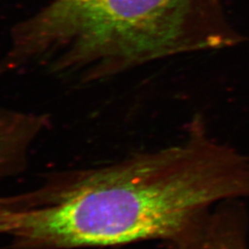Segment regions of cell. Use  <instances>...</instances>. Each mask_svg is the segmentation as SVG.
I'll return each instance as SVG.
<instances>
[{
    "mask_svg": "<svg viewBox=\"0 0 249 249\" xmlns=\"http://www.w3.org/2000/svg\"><path fill=\"white\" fill-rule=\"evenodd\" d=\"M249 195L240 153L194 124L178 145L93 172L45 203L5 208L0 233L53 249L170 241L215 205Z\"/></svg>",
    "mask_w": 249,
    "mask_h": 249,
    "instance_id": "1",
    "label": "cell"
},
{
    "mask_svg": "<svg viewBox=\"0 0 249 249\" xmlns=\"http://www.w3.org/2000/svg\"><path fill=\"white\" fill-rule=\"evenodd\" d=\"M238 39L218 0H53L17 28L9 62L99 80Z\"/></svg>",
    "mask_w": 249,
    "mask_h": 249,
    "instance_id": "2",
    "label": "cell"
},
{
    "mask_svg": "<svg viewBox=\"0 0 249 249\" xmlns=\"http://www.w3.org/2000/svg\"><path fill=\"white\" fill-rule=\"evenodd\" d=\"M12 133L9 132V126L0 124V160L5 157L7 150H9V143L11 142Z\"/></svg>",
    "mask_w": 249,
    "mask_h": 249,
    "instance_id": "3",
    "label": "cell"
}]
</instances>
